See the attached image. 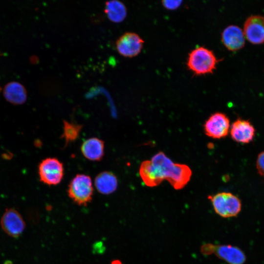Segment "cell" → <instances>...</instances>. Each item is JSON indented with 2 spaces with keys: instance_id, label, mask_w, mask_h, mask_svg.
I'll return each instance as SVG.
<instances>
[{
  "instance_id": "19",
  "label": "cell",
  "mask_w": 264,
  "mask_h": 264,
  "mask_svg": "<svg viewBox=\"0 0 264 264\" xmlns=\"http://www.w3.org/2000/svg\"><path fill=\"white\" fill-rule=\"evenodd\" d=\"M181 2V0H163L162 1L163 6L169 10L177 9L180 6Z\"/></svg>"
},
{
  "instance_id": "3",
  "label": "cell",
  "mask_w": 264,
  "mask_h": 264,
  "mask_svg": "<svg viewBox=\"0 0 264 264\" xmlns=\"http://www.w3.org/2000/svg\"><path fill=\"white\" fill-rule=\"evenodd\" d=\"M68 197L76 204L86 206L90 202L93 195L91 177L85 174H77L70 181L67 188Z\"/></svg>"
},
{
  "instance_id": "20",
  "label": "cell",
  "mask_w": 264,
  "mask_h": 264,
  "mask_svg": "<svg viewBox=\"0 0 264 264\" xmlns=\"http://www.w3.org/2000/svg\"><path fill=\"white\" fill-rule=\"evenodd\" d=\"M1 90V87H0V92Z\"/></svg>"
},
{
  "instance_id": "5",
  "label": "cell",
  "mask_w": 264,
  "mask_h": 264,
  "mask_svg": "<svg viewBox=\"0 0 264 264\" xmlns=\"http://www.w3.org/2000/svg\"><path fill=\"white\" fill-rule=\"evenodd\" d=\"M200 250L204 255L214 254L229 264H243L246 261L245 255L241 249L229 244L205 243Z\"/></svg>"
},
{
  "instance_id": "9",
  "label": "cell",
  "mask_w": 264,
  "mask_h": 264,
  "mask_svg": "<svg viewBox=\"0 0 264 264\" xmlns=\"http://www.w3.org/2000/svg\"><path fill=\"white\" fill-rule=\"evenodd\" d=\"M230 129L229 119L225 114L219 112L211 115L204 125L205 133L214 139L226 136Z\"/></svg>"
},
{
  "instance_id": "8",
  "label": "cell",
  "mask_w": 264,
  "mask_h": 264,
  "mask_svg": "<svg viewBox=\"0 0 264 264\" xmlns=\"http://www.w3.org/2000/svg\"><path fill=\"white\" fill-rule=\"evenodd\" d=\"M144 42L137 34L127 32L122 35L116 42V48L121 55L132 58L141 51Z\"/></svg>"
},
{
  "instance_id": "7",
  "label": "cell",
  "mask_w": 264,
  "mask_h": 264,
  "mask_svg": "<svg viewBox=\"0 0 264 264\" xmlns=\"http://www.w3.org/2000/svg\"><path fill=\"white\" fill-rule=\"evenodd\" d=\"M0 224L4 232L12 238L19 237L25 228L22 216L13 208L5 209L0 219Z\"/></svg>"
},
{
  "instance_id": "4",
  "label": "cell",
  "mask_w": 264,
  "mask_h": 264,
  "mask_svg": "<svg viewBox=\"0 0 264 264\" xmlns=\"http://www.w3.org/2000/svg\"><path fill=\"white\" fill-rule=\"evenodd\" d=\"M215 212L224 218L236 216L241 211L242 203L240 199L229 192H220L209 196Z\"/></svg>"
},
{
  "instance_id": "2",
  "label": "cell",
  "mask_w": 264,
  "mask_h": 264,
  "mask_svg": "<svg viewBox=\"0 0 264 264\" xmlns=\"http://www.w3.org/2000/svg\"><path fill=\"white\" fill-rule=\"evenodd\" d=\"M219 61L212 50L199 46L189 53L187 66L195 75H202L212 73Z\"/></svg>"
},
{
  "instance_id": "16",
  "label": "cell",
  "mask_w": 264,
  "mask_h": 264,
  "mask_svg": "<svg viewBox=\"0 0 264 264\" xmlns=\"http://www.w3.org/2000/svg\"><path fill=\"white\" fill-rule=\"evenodd\" d=\"M104 11L108 18L112 22L119 23L126 17L127 11L126 6L120 1L111 0L105 3Z\"/></svg>"
},
{
  "instance_id": "10",
  "label": "cell",
  "mask_w": 264,
  "mask_h": 264,
  "mask_svg": "<svg viewBox=\"0 0 264 264\" xmlns=\"http://www.w3.org/2000/svg\"><path fill=\"white\" fill-rule=\"evenodd\" d=\"M245 38L255 44L264 43V17L252 15L245 21L243 26Z\"/></svg>"
},
{
  "instance_id": "11",
  "label": "cell",
  "mask_w": 264,
  "mask_h": 264,
  "mask_svg": "<svg viewBox=\"0 0 264 264\" xmlns=\"http://www.w3.org/2000/svg\"><path fill=\"white\" fill-rule=\"evenodd\" d=\"M230 130L232 139L238 143H248L255 136V129L247 120L237 119L233 123Z\"/></svg>"
},
{
  "instance_id": "17",
  "label": "cell",
  "mask_w": 264,
  "mask_h": 264,
  "mask_svg": "<svg viewBox=\"0 0 264 264\" xmlns=\"http://www.w3.org/2000/svg\"><path fill=\"white\" fill-rule=\"evenodd\" d=\"M81 130V125L65 120L63 122L62 137L65 141L66 145L76 140L80 135Z\"/></svg>"
},
{
  "instance_id": "6",
  "label": "cell",
  "mask_w": 264,
  "mask_h": 264,
  "mask_svg": "<svg viewBox=\"0 0 264 264\" xmlns=\"http://www.w3.org/2000/svg\"><path fill=\"white\" fill-rule=\"evenodd\" d=\"M40 181L49 185H57L64 176V167L61 161L55 157H47L42 160L38 165Z\"/></svg>"
},
{
  "instance_id": "12",
  "label": "cell",
  "mask_w": 264,
  "mask_h": 264,
  "mask_svg": "<svg viewBox=\"0 0 264 264\" xmlns=\"http://www.w3.org/2000/svg\"><path fill=\"white\" fill-rule=\"evenodd\" d=\"M243 30L239 26L231 25L226 27L221 33V42L230 51H235L242 48L245 44Z\"/></svg>"
},
{
  "instance_id": "1",
  "label": "cell",
  "mask_w": 264,
  "mask_h": 264,
  "mask_svg": "<svg viewBox=\"0 0 264 264\" xmlns=\"http://www.w3.org/2000/svg\"><path fill=\"white\" fill-rule=\"evenodd\" d=\"M139 175L148 187L156 186L167 180L175 189L179 190L189 181L192 171L187 165L174 163L163 152H159L150 160L142 162Z\"/></svg>"
},
{
  "instance_id": "13",
  "label": "cell",
  "mask_w": 264,
  "mask_h": 264,
  "mask_svg": "<svg viewBox=\"0 0 264 264\" xmlns=\"http://www.w3.org/2000/svg\"><path fill=\"white\" fill-rule=\"evenodd\" d=\"M104 142L97 137H90L85 140L81 146L83 156L90 161H99L104 155Z\"/></svg>"
},
{
  "instance_id": "18",
  "label": "cell",
  "mask_w": 264,
  "mask_h": 264,
  "mask_svg": "<svg viewBox=\"0 0 264 264\" xmlns=\"http://www.w3.org/2000/svg\"><path fill=\"white\" fill-rule=\"evenodd\" d=\"M256 168L259 175L264 177V151L261 152L258 155Z\"/></svg>"
},
{
  "instance_id": "15",
  "label": "cell",
  "mask_w": 264,
  "mask_h": 264,
  "mask_svg": "<svg viewBox=\"0 0 264 264\" xmlns=\"http://www.w3.org/2000/svg\"><path fill=\"white\" fill-rule=\"evenodd\" d=\"M94 185L100 193L109 195L114 192L117 189L118 180L112 172L104 171L96 176L94 179Z\"/></svg>"
},
{
  "instance_id": "14",
  "label": "cell",
  "mask_w": 264,
  "mask_h": 264,
  "mask_svg": "<svg viewBox=\"0 0 264 264\" xmlns=\"http://www.w3.org/2000/svg\"><path fill=\"white\" fill-rule=\"evenodd\" d=\"M3 94L7 101L15 105L23 104L27 97L25 87L17 82L7 84L3 88Z\"/></svg>"
}]
</instances>
